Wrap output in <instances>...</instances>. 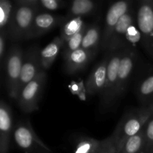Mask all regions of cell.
Returning <instances> with one entry per match:
<instances>
[{
	"instance_id": "7c38bea8",
	"label": "cell",
	"mask_w": 153,
	"mask_h": 153,
	"mask_svg": "<svg viewBox=\"0 0 153 153\" xmlns=\"http://www.w3.org/2000/svg\"><path fill=\"white\" fill-rule=\"evenodd\" d=\"M136 13L135 9L132 6L121 17L112 33L107 49L108 52L125 49L124 40L126 35L128 28L136 21Z\"/></svg>"
},
{
	"instance_id": "44dd1931",
	"label": "cell",
	"mask_w": 153,
	"mask_h": 153,
	"mask_svg": "<svg viewBox=\"0 0 153 153\" xmlns=\"http://www.w3.org/2000/svg\"><path fill=\"white\" fill-rule=\"evenodd\" d=\"M105 141L106 139L99 140L92 137H82L75 147L74 153H96Z\"/></svg>"
},
{
	"instance_id": "f546056e",
	"label": "cell",
	"mask_w": 153,
	"mask_h": 153,
	"mask_svg": "<svg viewBox=\"0 0 153 153\" xmlns=\"http://www.w3.org/2000/svg\"><path fill=\"white\" fill-rule=\"evenodd\" d=\"M148 107H149V108H150L152 109V110L153 111V101L152 102V103H151V104L149 105V106H148Z\"/></svg>"
},
{
	"instance_id": "5b68a950",
	"label": "cell",
	"mask_w": 153,
	"mask_h": 153,
	"mask_svg": "<svg viewBox=\"0 0 153 153\" xmlns=\"http://www.w3.org/2000/svg\"><path fill=\"white\" fill-rule=\"evenodd\" d=\"M13 140L16 146L26 153H42L50 149L42 141L28 120H21L13 129Z\"/></svg>"
},
{
	"instance_id": "d6986e66",
	"label": "cell",
	"mask_w": 153,
	"mask_h": 153,
	"mask_svg": "<svg viewBox=\"0 0 153 153\" xmlns=\"http://www.w3.org/2000/svg\"><path fill=\"white\" fill-rule=\"evenodd\" d=\"M146 146L144 127L137 134L126 140L120 153H140Z\"/></svg>"
},
{
	"instance_id": "8992f818",
	"label": "cell",
	"mask_w": 153,
	"mask_h": 153,
	"mask_svg": "<svg viewBox=\"0 0 153 153\" xmlns=\"http://www.w3.org/2000/svg\"><path fill=\"white\" fill-rule=\"evenodd\" d=\"M136 22L142 37L141 43L153 57V0H141L136 10Z\"/></svg>"
},
{
	"instance_id": "4dcf8cb0",
	"label": "cell",
	"mask_w": 153,
	"mask_h": 153,
	"mask_svg": "<svg viewBox=\"0 0 153 153\" xmlns=\"http://www.w3.org/2000/svg\"><path fill=\"white\" fill-rule=\"evenodd\" d=\"M140 153H146V150H145V149H143V150L141 151V152H140Z\"/></svg>"
},
{
	"instance_id": "4316f807",
	"label": "cell",
	"mask_w": 153,
	"mask_h": 153,
	"mask_svg": "<svg viewBox=\"0 0 153 153\" xmlns=\"http://www.w3.org/2000/svg\"><path fill=\"white\" fill-rule=\"evenodd\" d=\"M37 5L46 10H56L65 7L67 3L62 0H37Z\"/></svg>"
},
{
	"instance_id": "30bf717a",
	"label": "cell",
	"mask_w": 153,
	"mask_h": 153,
	"mask_svg": "<svg viewBox=\"0 0 153 153\" xmlns=\"http://www.w3.org/2000/svg\"><path fill=\"white\" fill-rule=\"evenodd\" d=\"M136 58H137V52L135 49L131 48L124 49L120 64L119 71H118L117 84L116 93H115V102L119 100L123 97L126 90L128 81L134 67Z\"/></svg>"
},
{
	"instance_id": "603a6c76",
	"label": "cell",
	"mask_w": 153,
	"mask_h": 153,
	"mask_svg": "<svg viewBox=\"0 0 153 153\" xmlns=\"http://www.w3.org/2000/svg\"><path fill=\"white\" fill-rule=\"evenodd\" d=\"M88 25L86 24L79 32L74 34L73 37H70V39H68L64 43L62 53L64 58H65L71 52H74V51L77 50V49H80L82 47V41H83L85 34L86 32V30L88 28Z\"/></svg>"
},
{
	"instance_id": "9a60e30c",
	"label": "cell",
	"mask_w": 153,
	"mask_h": 153,
	"mask_svg": "<svg viewBox=\"0 0 153 153\" xmlns=\"http://www.w3.org/2000/svg\"><path fill=\"white\" fill-rule=\"evenodd\" d=\"M94 55L85 49L80 48L69 54L65 58V71L68 74H75L87 67Z\"/></svg>"
},
{
	"instance_id": "d4e9b609",
	"label": "cell",
	"mask_w": 153,
	"mask_h": 153,
	"mask_svg": "<svg viewBox=\"0 0 153 153\" xmlns=\"http://www.w3.org/2000/svg\"><path fill=\"white\" fill-rule=\"evenodd\" d=\"M142 37L140 31L137 27L135 22L128 28L124 40V47L125 49L131 48L133 49L134 46L139 43H141Z\"/></svg>"
},
{
	"instance_id": "4fadbf2b",
	"label": "cell",
	"mask_w": 153,
	"mask_h": 153,
	"mask_svg": "<svg viewBox=\"0 0 153 153\" xmlns=\"http://www.w3.org/2000/svg\"><path fill=\"white\" fill-rule=\"evenodd\" d=\"M108 53L93 69L85 82V90L88 94L93 96L101 94L105 88L107 77Z\"/></svg>"
},
{
	"instance_id": "7402d4cb",
	"label": "cell",
	"mask_w": 153,
	"mask_h": 153,
	"mask_svg": "<svg viewBox=\"0 0 153 153\" xmlns=\"http://www.w3.org/2000/svg\"><path fill=\"white\" fill-rule=\"evenodd\" d=\"M137 97L143 104L152 103L153 101V75H150L139 85L137 88Z\"/></svg>"
},
{
	"instance_id": "8fae6325",
	"label": "cell",
	"mask_w": 153,
	"mask_h": 153,
	"mask_svg": "<svg viewBox=\"0 0 153 153\" xmlns=\"http://www.w3.org/2000/svg\"><path fill=\"white\" fill-rule=\"evenodd\" d=\"M67 20V16L39 11L33 21L28 40L43 35L58 25H63Z\"/></svg>"
},
{
	"instance_id": "5bb4252c",
	"label": "cell",
	"mask_w": 153,
	"mask_h": 153,
	"mask_svg": "<svg viewBox=\"0 0 153 153\" xmlns=\"http://www.w3.org/2000/svg\"><path fill=\"white\" fill-rule=\"evenodd\" d=\"M13 131V114L10 106L1 100L0 103V153H8Z\"/></svg>"
},
{
	"instance_id": "277c9868",
	"label": "cell",
	"mask_w": 153,
	"mask_h": 153,
	"mask_svg": "<svg viewBox=\"0 0 153 153\" xmlns=\"http://www.w3.org/2000/svg\"><path fill=\"white\" fill-rule=\"evenodd\" d=\"M46 82V73L43 70L22 88L16 100L24 113L30 114L38 109Z\"/></svg>"
},
{
	"instance_id": "2e32d148",
	"label": "cell",
	"mask_w": 153,
	"mask_h": 153,
	"mask_svg": "<svg viewBox=\"0 0 153 153\" xmlns=\"http://www.w3.org/2000/svg\"><path fill=\"white\" fill-rule=\"evenodd\" d=\"M64 43L65 42L61 38V37H56L47 46L40 50V61L43 70H46L50 68L58 54L61 49H63Z\"/></svg>"
},
{
	"instance_id": "7a4b0ae2",
	"label": "cell",
	"mask_w": 153,
	"mask_h": 153,
	"mask_svg": "<svg viewBox=\"0 0 153 153\" xmlns=\"http://www.w3.org/2000/svg\"><path fill=\"white\" fill-rule=\"evenodd\" d=\"M152 115L153 111L147 106L134 109L121 118L111 135L116 146L117 153L120 152L126 140L137 134Z\"/></svg>"
},
{
	"instance_id": "484cf974",
	"label": "cell",
	"mask_w": 153,
	"mask_h": 153,
	"mask_svg": "<svg viewBox=\"0 0 153 153\" xmlns=\"http://www.w3.org/2000/svg\"><path fill=\"white\" fill-rule=\"evenodd\" d=\"M144 129L146 137L145 150L146 153H152L153 151V115L146 123Z\"/></svg>"
},
{
	"instance_id": "6da1fadb",
	"label": "cell",
	"mask_w": 153,
	"mask_h": 153,
	"mask_svg": "<svg viewBox=\"0 0 153 153\" xmlns=\"http://www.w3.org/2000/svg\"><path fill=\"white\" fill-rule=\"evenodd\" d=\"M40 7L37 0H19L15 1L13 12L6 29L7 37L12 41L28 40L33 21Z\"/></svg>"
},
{
	"instance_id": "9c48e42d",
	"label": "cell",
	"mask_w": 153,
	"mask_h": 153,
	"mask_svg": "<svg viewBox=\"0 0 153 153\" xmlns=\"http://www.w3.org/2000/svg\"><path fill=\"white\" fill-rule=\"evenodd\" d=\"M133 1H118L113 3L105 15V25L102 32L101 46L103 50H107L109 41L112 35L114 29L123 16L132 7Z\"/></svg>"
},
{
	"instance_id": "83f0119b",
	"label": "cell",
	"mask_w": 153,
	"mask_h": 153,
	"mask_svg": "<svg viewBox=\"0 0 153 153\" xmlns=\"http://www.w3.org/2000/svg\"><path fill=\"white\" fill-rule=\"evenodd\" d=\"M105 144L96 153H117V149L112 140L111 136L106 137Z\"/></svg>"
},
{
	"instance_id": "ffe728a7",
	"label": "cell",
	"mask_w": 153,
	"mask_h": 153,
	"mask_svg": "<svg viewBox=\"0 0 153 153\" xmlns=\"http://www.w3.org/2000/svg\"><path fill=\"white\" fill-rule=\"evenodd\" d=\"M85 25L86 23L83 20L82 17L67 19V20L63 24L61 27L60 37L64 42H66L74 34L79 32Z\"/></svg>"
},
{
	"instance_id": "e0dca14e",
	"label": "cell",
	"mask_w": 153,
	"mask_h": 153,
	"mask_svg": "<svg viewBox=\"0 0 153 153\" xmlns=\"http://www.w3.org/2000/svg\"><path fill=\"white\" fill-rule=\"evenodd\" d=\"M101 43L102 36L100 25L97 23L88 25L81 48L91 52L95 56Z\"/></svg>"
},
{
	"instance_id": "cb8c5ba5",
	"label": "cell",
	"mask_w": 153,
	"mask_h": 153,
	"mask_svg": "<svg viewBox=\"0 0 153 153\" xmlns=\"http://www.w3.org/2000/svg\"><path fill=\"white\" fill-rule=\"evenodd\" d=\"M14 6L9 0L0 1V30L6 31Z\"/></svg>"
},
{
	"instance_id": "3957f363",
	"label": "cell",
	"mask_w": 153,
	"mask_h": 153,
	"mask_svg": "<svg viewBox=\"0 0 153 153\" xmlns=\"http://www.w3.org/2000/svg\"><path fill=\"white\" fill-rule=\"evenodd\" d=\"M24 52L20 46H13L7 51L4 60L6 86L10 98L17 100L18 85L23 64Z\"/></svg>"
},
{
	"instance_id": "f1b7e54d",
	"label": "cell",
	"mask_w": 153,
	"mask_h": 153,
	"mask_svg": "<svg viewBox=\"0 0 153 153\" xmlns=\"http://www.w3.org/2000/svg\"><path fill=\"white\" fill-rule=\"evenodd\" d=\"M7 37V32L5 31H1L0 33V60L1 66L4 65L6 56V39Z\"/></svg>"
},
{
	"instance_id": "ac0fdd59",
	"label": "cell",
	"mask_w": 153,
	"mask_h": 153,
	"mask_svg": "<svg viewBox=\"0 0 153 153\" xmlns=\"http://www.w3.org/2000/svg\"><path fill=\"white\" fill-rule=\"evenodd\" d=\"M97 6V2L91 0H75L70 3L67 18L72 19L88 16L95 11Z\"/></svg>"
},
{
	"instance_id": "ba28073f",
	"label": "cell",
	"mask_w": 153,
	"mask_h": 153,
	"mask_svg": "<svg viewBox=\"0 0 153 153\" xmlns=\"http://www.w3.org/2000/svg\"><path fill=\"white\" fill-rule=\"evenodd\" d=\"M40 50L39 46H32L24 52L23 64L18 85V94L27 84L44 70L40 61Z\"/></svg>"
},
{
	"instance_id": "1f68e13d",
	"label": "cell",
	"mask_w": 153,
	"mask_h": 153,
	"mask_svg": "<svg viewBox=\"0 0 153 153\" xmlns=\"http://www.w3.org/2000/svg\"><path fill=\"white\" fill-rule=\"evenodd\" d=\"M152 153H153V151H152Z\"/></svg>"
},
{
	"instance_id": "52a82bcc",
	"label": "cell",
	"mask_w": 153,
	"mask_h": 153,
	"mask_svg": "<svg viewBox=\"0 0 153 153\" xmlns=\"http://www.w3.org/2000/svg\"><path fill=\"white\" fill-rule=\"evenodd\" d=\"M124 49L114 51L108 52V64L107 77L105 88L102 93L100 94L101 100L100 103L102 107L108 108L114 105L115 93H116L117 84L118 71H119L120 64L123 54Z\"/></svg>"
}]
</instances>
